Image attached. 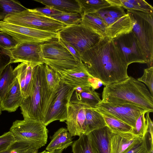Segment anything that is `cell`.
<instances>
[{
    "label": "cell",
    "instance_id": "f546056e",
    "mask_svg": "<svg viewBox=\"0 0 153 153\" xmlns=\"http://www.w3.org/2000/svg\"><path fill=\"white\" fill-rule=\"evenodd\" d=\"M45 79L49 89L54 91L59 88L61 79L59 73L44 64Z\"/></svg>",
    "mask_w": 153,
    "mask_h": 153
},
{
    "label": "cell",
    "instance_id": "8fae6325",
    "mask_svg": "<svg viewBox=\"0 0 153 153\" xmlns=\"http://www.w3.org/2000/svg\"><path fill=\"white\" fill-rule=\"evenodd\" d=\"M74 91V88L61 82L59 87L50 106L42 122L46 126L56 120L66 121L68 105Z\"/></svg>",
    "mask_w": 153,
    "mask_h": 153
},
{
    "label": "cell",
    "instance_id": "5bb4252c",
    "mask_svg": "<svg viewBox=\"0 0 153 153\" xmlns=\"http://www.w3.org/2000/svg\"><path fill=\"white\" fill-rule=\"evenodd\" d=\"M42 43L31 42L19 43L10 50L12 56V63H29L43 64L41 48Z\"/></svg>",
    "mask_w": 153,
    "mask_h": 153
},
{
    "label": "cell",
    "instance_id": "5b68a950",
    "mask_svg": "<svg viewBox=\"0 0 153 153\" xmlns=\"http://www.w3.org/2000/svg\"><path fill=\"white\" fill-rule=\"evenodd\" d=\"M134 19L132 31L137 37L148 67L153 66V14L127 10Z\"/></svg>",
    "mask_w": 153,
    "mask_h": 153
},
{
    "label": "cell",
    "instance_id": "8d00e7d4",
    "mask_svg": "<svg viewBox=\"0 0 153 153\" xmlns=\"http://www.w3.org/2000/svg\"><path fill=\"white\" fill-rule=\"evenodd\" d=\"M16 141L15 138L10 131L0 136V153L7 150Z\"/></svg>",
    "mask_w": 153,
    "mask_h": 153
},
{
    "label": "cell",
    "instance_id": "d6986e66",
    "mask_svg": "<svg viewBox=\"0 0 153 153\" xmlns=\"http://www.w3.org/2000/svg\"><path fill=\"white\" fill-rule=\"evenodd\" d=\"M101 101L99 94L92 87L74 88L70 100L72 103L84 105L93 108Z\"/></svg>",
    "mask_w": 153,
    "mask_h": 153
},
{
    "label": "cell",
    "instance_id": "d590c367",
    "mask_svg": "<svg viewBox=\"0 0 153 153\" xmlns=\"http://www.w3.org/2000/svg\"><path fill=\"white\" fill-rule=\"evenodd\" d=\"M146 113L142 114L137 120L135 126L131 132L134 135L140 137L143 136L146 125V119L145 117Z\"/></svg>",
    "mask_w": 153,
    "mask_h": 153
},
{
    "label": "cell",
    "instance_id": "83f0119b",
    "mask_svg": "<svg viewBox=\"0 0 153 153\" xmlns=\"http://www.w3.org/2000/svg\"><path fill=\"white\" fill-rule=\"evenodd\" d=\"M100 113L112 132H131L132 131L133 127L126 123L109 115Z\"/></svg>",
    "mask_w": 153,
    "mask_h": 153
},
{
    "label": "cell",
    "instance_id": "8992f818",
    "mask_svg": "<svg viewBox=\"0 0 153 153\" xmlns=\"http://www.w3.org/2000/svg\"><path fill=\"white\" fill-rule=\"evenodd\" d=\"M44 63L59 72L74 68L79 62L59 41L58 39L41 45Z\"/></svg>",
    "mask_w": 153,
    "mask_h": 153
},
{
    "label": "cell",
    "instance_id": "f35d334b",
    "mask_svg": "<svg viewBox=\"0 0 153 153\" xmlns=\"http://www.w3.org/2000/svg\"><path fill=\"white\" fill-rule=\"evenodd\" d=\"M12 61L10 50L5 49L0 45V75L5 68L11 63Z\"/></svg>",
    "mask_w": 153,
    "mask_h": 153
},
{
    "label": "cell",
    "instance_id": "f6af8a7d",
    "mask_svg": "<svg viewBox=\"0 0 153 153\" xmlns=\"http://www.w3.org/2000/svg\"><path fill=\"white\" fill-rule=\"evenodd\" d=\"M64 149H62L60 150H57L51 152H49V153H62Z\"/></svg>",
    "mask_w": 153,
    "mask_h": 153
},
{
    "label": "cell",
    "instance_id": "1f68e13d",
    "mask_svg": "<svg viewBox=\"0 0 153 153\" xmlns=\"http://www.w3.org/2000/svg\"><path fill=\"white\" fill-rule=\"evenodd\" d=\"M146 113V125L142 137L145 144L150 153H153V122L149 116V113Z\"/></svg>",
    "mask_w": 153,
    "mask_h": 153
},
{
    "label": "cell",
    "instance_id": "e575fe53",
    "mask_svg": "<svg viewBox=\"0 0 153 153\" xmlns=\"http://www.w3.org/2000/svg\"><path fill=\"white\" fill-rule=\"evenodd\" d=\"M19 43L10 35L0 31V45L4 48L10 50L15 48Z\"/></svg>",
    "mask_w": 153,
    "mask_h": 153
},
{
    "label": "cell",
    "instance_id": "3957f363",
    "mask_svg": "<svg viewBox=\"0 0 153 153\" xmlns=\"http://www.w3.org/2000/svg\"><path fill=\"white\" fill-rule=\"evenodd\" d=\"M44 64L35 68L33 82L30 94L24 99L20 106L24 119L42 122L57 90L53 91L49 88L45 76Z\"/></svg>",
    "mask_w": 153,
    "mask_h": 153
},
{
    "label": "cell",
    "instance_id": "f1b7e54d",
    "mask_svg": "<svg viewBox=\"0 0 153 153\" xmlns=\"http://www.w3.org/2000/svg\"><path fill=\"white\" fill-rule=\"evenodd\" d=\"M73 153H94L91 146L88 134H83L72 145Z\"/></svg>",
    "mask_w": 153,
    "mask_h": 153
},
{
    "label": "cell",
    "instance_id": "d6a6232c",
    "mask_svg": "<svg viewBox=\"0 0 153 153\" xmlns=\"http://www.w3.org/2000/svg\"><path fill=\"white\" fill-rule=\"evenodd\" d=\"M96 13L99 15L111 17L115 18H120L126 14L123 8L112 6L102 9Z\"/></svg>",
    "mask_w": 153,
    "mask_h": 153
},
{
    "label": "cell",
    "instance_id": "4316f807",
    "mask_svg": "<svg viewBox=\"0 0 153 153\" xmlns=\"http://www.w3.org/2000/svg\"><path fill=\"white\" fill-rule=\"evenodd\" d=\"M81 8V14L96 13L111 6L107 0H79Z\"/></svg>",
    "mask_w": 153,
    "mask_h": 153
},
{
    "label": "cell",
    "instance_id": "7402d4cb",
    "mask_svg": "<svg viewBox=\"0 0 153 153\" xmlns=\"http://www.w3.org/2000/svg\"><path fill=\"white\" fill-rule=\"evenodd\" d=\"M72 136L67 128L62 127L56 131L46 150L51 152L57 150L66 149L73 143Z\"/></svg>",
    "mask_w": 153,
    "mask_h": 153
},
{
    "label": "cell",
    "instance_id": "9a60e30c",
    "mask_svg": "<svg viewBox=\"0 0 153 153\" xmlns=\"http://www.w3.org/2000/svg\"><path fill=\"white\" fill-rule=\"evenodd\" d=\"M88 106L69 102L65 123L67 129L72 136L87 134L86 114Z\"/></svg>",
    "mask_w": 153,
    "mask_h": 153
},
{
    "label": "cell",
    "instance_id": "6da1fadb",
    "mask_svg": "<svg viewBox=\"0 0 153 153\" xmlns=\"http://www.w3.org/2000/svg\"><path fill=\"white\" fill-rule=\"evenodd\" d=\"M81 60L89 74L105 86L129 76L123 54L113 40L106 36L85 52Z\"/></svg>",
    "mask_w": 153,
    "mask_h": 153
},
{
    "label": "cell",
    "instance_id": "484cf974",
    "mask_svg": "<svg viewBox=\"0 0 153 153\" xmlns=\"http://www.w3.org/2000/svg\"><path fill=\"white\" fill-rule=\"evenodd\" d=\"M27 9L18 1L0 0V20H3L9 15L22 12Z\"/></svg>",
    "mask_w": 153,
    "mask_h": 153
},
{
    "label": "cell",
    "instance_id": "7a4b0ae2",
    "mask_svg": "<svg viewBox=\"0 0 153 153\" xmlns=\"http://www.w3.org/2000/svg\"><path fill=\"white\" fill-rule=\"evenodd\" d=\"M102 101L134 104L153 112V97L143 83L130 76L105 86Z\"/></svg>",
    "mask_w": 153,
    "mask_h": 153
},
{
    "label": "cell",
    "instance_id": "ac0fdd59",
    "mask_svg": "<svg viewBox=\"0 0 153 153\" xmlns=\"http://www.w3.org/2000/svg\"><path fill=\"white\" fill-rule=\"evenodd\" d=\"M24 99L20 84L16 77L0 103L2 111L15 112L20 106Z\"/></svg>",
    "mask_w": 153,
    "mask_h": 153
},
{
    "label": "cell",
    "instance_id": "9c48e42d",
    "mask_svg": "<svg viewBox=\"0 0 153 153\" xmlns=\"http://www.w3.org/2000/svg\"><path fill=\"white\" fill-rule=\"evenodd\" d=\"M0 31L10 35L19 43H43L59 38L58 33L21 26L2 20L0 21Z\"/></svg>",
    "mask_w": 153,
    "mask_h": 153
},
{
    "label": "cell",
    "instance_id": "52a82bcc",
    "mask_svg": "<svg viewBox=\"0 0 153 153\" xmlns=\"http://www.w3.org/2000/svg\"><path fill=\"white\" fill-rule=\"evenodd\" d=\"M58 33L59 38L71 45L81 56L101 38L97 33L81 23L66 26Z\"/></svg>",
    "mask_w": 153,
    "mask_h": 153
},
{
    "label": "cell",
    "instance_id": "7c38bea8",
    "mask_svg": "<svg viewBox=\"0 0 153 153\" xmlns=\"http://www.w3.org/2000/svg\"><path fill=\"white\" fill-rule=\"evenodd\" d=\"M112 40L120 50L128 65L134 62L146 64L140 43L132 31Z\"/></svg>",
    "mask_w": 153,
    "mask_h": 153
},
{
    "label": "cell",
    "instance_id": "836d02e7",
    "mask_svg": "<svg viewBox=\"0 0 153 153\" xmlns=\"http://www.w3.org/2000/svg\"><path fill=\"white\" fill-rule=\"evenodd\" d=\"M144 83L148 88L152 96H153V67L145 69L143 76L137 79Z\"/></svg>",
    "mask_w": 153,
    "mask_h": 153
},
{
    "label": "cell",
    "instance_id": "2e32d148",
    "mask_svg": "<svg viewBox=\"0 0 153 153\" xmlns=\"http://www.w3.org/2000/svg\"><path fill=\"white\" fill-rule=\"evenodd\" d=\"M38 64L29 63H21L13 69L20 84L24 98L30 94L33 82L35 68Z\"/></svg>",
    "mask_w": 153,
    "mask_h": 153
},
{
    "label": "cell",
    "instance_id": "4dcf8cb0",
    "mask_svg": "<svg viewBox=\"0 0 153 153\" xmlns=\"http://www.w3.org/2000/svg\"><path fill=\"white\" fill-rule=\"evenodd\" d=\"M51 18L64 23L67 26H68L81 23L82 15L79 13L73 12L63 13Z\"/></svg>",
    "mask_w": 153,
    "mask_h": 153
},
{
    "label": "cell",
    "instance_id": "b9f144b4",
    "mask_svg": "<svg viewBox=\"0 0 153 153\" xmlns=\"http://www.w3.org/2000/svg\"><path fill=\"white\" fill-rule=\"evenodd\" d=\"M127 1L143 10L145 12L153 14V7L144 0H127Z\"/></svg>",
    "mask_w": 153,
    "mask_h": 153
},
{
    "label": "cell",
    "instance_id": "e0dca14e",
    "mask_svg": "<svg viewBox=\"0 0 153 153\" xmlns=\"http://www.w3.org/2000/svg\"><path fill=\"white\" fill-rule=\"evenodd\" d=\"M112 131L107 126L94 130L88 134L94 153H112L110 137Z\"/></svg>",
    "mask_w": 153,
    "mask_h": 153
},
{
    "label": "cell",
    "instance_id": "7dc6e473",
    "mask_svg": "<svg viewBox=\"0 0 153 153\" xmlns=\"http://www.w3.org/2000/svg\"><path fill=\"white\" fill-rule=\"evenodd\" d=\"M2 109H1V105H0V115H1V112H2Z\"/></svg>",
    "mask_w": 153,
    "mask_h": 153
},
{
    "label": "cell",
    "instance_id": "30bf717a",
    "mask_svg": "<svg viewBox=\"0 0 153 153\" xmlns=\"http://www.w3.org/2000/svg\"><path fill=\"white\" fill-rule=\"evenodd\" d=\"M95 109L100 112L118 119L131 126L133 128L140 115L143 113L149 112L134 104L109 102L102 100Z\"/></svg>",
    "mask_w": 153,
    "mask_h": 153
},
{
    "label": "cell",
    "instance_id": "cb8c5ba5",
    "mask_svg": "<svg viewBox=\"0 0 153 153\" xmlns=\"http://www.w3.org/2000/svg\"><path fill=\"white\" fill-rule=\"evenodd\" d=\"M81 23L97 33L101 38L106 36L107 25L96 13L82 15Z\"/></svg>",
    "mask_w": 153,
    "mask_h": 153
},
{
    "label": "cell",
    "instance_id": "60d3db41",
    "mask_svg": "<svg viewBox=\"0 0 153 153\" xmlns=\"http://www.w3.org/2000/svg\"><path fill=\"white\" fill-rule=\"evenodd\" d=\"M31 10L39 14L50 17L64 13L54 9L46 7L36 8Z\"/></svg>",
    "mask_w": 153,
    "mask_h": 153
},
{
    "label": "cell",
    "instance_id": "44dd1931",
    "mask_svg": "<svg viewBox=\"0 0 153 153\" xmlns=\"http://www.w3.org/2000/svg\"><path fill=\"white\" fill-rule=\"evenodd\" d=\"M141 137L131 132H112L110 137L112 153H122Z\"/></svg>",
    "mask_w": 153,
    "mask_h": 153
},
{
    "label": "cell",
    "instance_id": "ee69618b",
    "mask_svg": "<svg viewBox=\"0 0 153 153\" xmlns=\"http://www.w3.org/2000/svg\"><path fill=\"white\" fill-rule=\"evenodd\" d=\"M38 149L31 148L25 153H38Z\"/></svg>",
    "mask_w": 153,
    "mask_h": 153
},
{
    "label": "cell",
    "instance_id": "ab89813d",
    "mask_svg": "<svg viewBox=\"0 0 153 153\" xmlns=\"http://www.w3.org/2000/svg\"><path fill=\"white\" fill-rule=\"evenodd\" d=\"M31 148H33L27 143L15 141L7 151V153H25Z\"/></svg>",
    "mask_w": 153,
    "mask_h": 153
},
{
    "label": "cell",
    "instance_id": "7bdbcfd3",
    "mask_svg": "<svg viewBox=\"0 0 153 153\" xmlns=\"http://www.w3.org/2000/svg\"><path fill=\"white\" fill-rule=\"evenodd\" d=\"M58 39L60 42L66 48L79 62L81 61V56L72 46L59 38Z\"/></svg>",
    "mask_w": 153,
    "mask_h": 153
},
{
    "label": "cell",
    "instance_id": "603a6c76",
    "mask_svg": "<svg viewBox=\"0 0 153 153\" xmlns=\"http://www.w3.org/2000/svg\"><path fill=\"white\" fill-rule=\"evenodd\" d=\"M45 5L64 13L76 12L81 14L79 0H34Z\"/></svg>",
    "mask_w": 153,
    "mask_h": 153
},
{
    "label": "cell",
    "instance_id": "d4e9b609",
    "mask_svg": "<svg viewBox=\"0 0 153 153\" xmlns=\"http://www.w3.org/2000/svg\"><path fill=\"white\" fill-rule=\"evenodd\" d=\"M13 71L12 66L10 64L5 68L0 75V103L16 78Z\"/></svg>",
    "mask_w": 153,
    "mask_h": 153
},
{
    "label": "cell",
    "instance_id": "277c9868",
    "mask_svg": "<svg viewBox=\"0 0 153 153\" xmlns=\"http://www.w3.org/2000/svg\"><path fill=\"white\" fill-rule=\"evenodd\" d=\"M9 131L16 141L24 142L39 149L47 142L48 131L42 122L36 120H16L13 122Z\"/></svg>",
    "mask_w": 153,
    "mask_h": 153
},
{
    "label": "cell",
    "instance_id": "74e56055",
    "mask_svg": "<svg viewBox=\"0 0 153 153\" xmlns=\"http://www.w3.org/2000/svg\"><path fill=\"white\" fill-rule=\"evenodd\" d=\"M122 153H150L147 148L142 137L130 146Z\"/></svg>",
    "mask_w": 153,
    "mask_h": 153
},
{
    "label": "cell",
    "instance_id": "4fadbf2b",
    "mask_svg": "<svg viewBox=\"0 0 153 153\" xmlns=\"http://www.w3.org/2000/svg\"><path fill=\"white\" fill-rule=\"evenodd\" d=\"M58 73L61 82L74 88L92 87L95 89L100 87V82L89 74L82 61L75 68Z\"/></svg>",
    "mask_w": 153,
    "mask_h": 153
},
{
    "label": "cell",
    "instance_id": "ffe728a7",
    "mask_svg": "<svg viewBox=\"0 0 153 153\" xmlns=\"http://www.w3.org/2000/svg\"><path fill=\"white\" fill-rule=\"evenodd\" d=\"M134 19L132 16L127 13L122 17L117 18L112 24L107 28L106 37L113 39L132 30Z\"/></svg>",
    "mask_w": 153,
    "mask_h": 153
},
{
    "label": "cell",
    "instance_id": "bcb514c9",
    "mask_svg": "<svg viewBox=\"0 0 153 153\" xmlns=\"http://www.w3.org/2000/svg\"><path fill=\"white\" fill-rule=\"evenodd\" d=\"M49 152H48L46 151V150H44L42 152H40V153H49Z\"/></svg>",
    "mask_w": 153,
    "mask_h": 153
},
{
    "label": "cell",
    "instance_id": "ba28073f",
    "mask_svg": "<svg viewBox=\"0 0 153 153\" xmlns=\"http://www.w3.org/2000/svg\"><path fill=\"white\" fill-rule=\"evenodd\" d=\"M2 21L21 26L56 33L67 26L54 19L39 14L28 9L9 15Z\"/></svg>",
    "mask_w": 153,
    "mask_h": 153
}]
</instances>
